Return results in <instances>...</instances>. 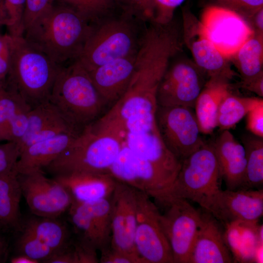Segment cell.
I'll return each mask as SVG.
<instances>
[{"mask_svg":"<svg viewBox=\"0 0 263 263\" xmlns=\"http://www.w3.org/2000/svg\"><path fill=\"white\" fill-rule=\"evenodd\" d=\"M87 127L45 170L54 177L108 172L124 143L123 123L112 107Z\"/></svg>","mask_w":263,"mask_h":263,"instance_id":"cell-1","label":"cell"},{"mask_svg":"<svg viewBox=\"0 0 263 263\" xmlns=\"http://www.w3.org/2000/svg\"><path fill=\"white\" fill-rule=\"evenodd\" d=\"M93 27L71 9L53 4L22 36L53 61L63 67L79 57Z\"/></svg>","mask_w":263,"mask_h":263,"instance_id":"cell-2","label":"cell"},{"mask_svg":"<svg viewBox=\"0 0 263 263\" xmlns=\"http://www.w3.org/2000/svg\"><path fill=\"white\" fill-rule=\"evenodd\" d=\"M48 101L78 133L98 119L107 106L77 59L61 68Z\"/></svg>","mask_w":263,"mask_h":263,"instance_id":"cell-3","label":"cell"},{"mask_svg":"<svg viewBox=\"0 0 263 263\" xmlns=\"http://www.w3.org/2000/svg\"><path fill=\"white\" fill-rule=\"evenodd\" d=\"M9 89L31 108L48 101L62 67L29 43L22 35H9Z\"/></svg>","mask_w":263,"mask_h":263,"instance_id":"cell-4","label":"cell"},{"mask_svg":"<svg viewBox=\"0 0 263 263\" xmlns=\"http://www.w3.org/2000/svg\"><path fill=\"white\" fill-rule=\"evenodd\" d=\"M147 22L120 11L94 25L77 60L92 70L113 60L136 54Z\"/></svg>","mask_w":263,"mask_h":263,"instance_id":"cell-5","label":"cell"},{"mask_svg":"<svg viewBox=\"0 0 263 263\" xmlns=\"http://www.w3.org/2000/svg\"><path fill=\"white\" fill-rule=\"evenodd\" d=\"M218 164L211 144L201 146L181 162L172 183L154 195L155 201L169 199L189 200L201 206L221 189Z\"/></svg>","mask_w":263,"mask_h":263,"instance_id":"cell-6","label":"cell"},{"mask_svg":"<svg viewBox=\"0 0 263 263\" xmlns=\"http://www.w3.org/2000/svg\"><path fill=\"white\" fill-rule=\"evenodd\" d=\"M197 32L229 60L255 34L245 18L220 5L209 6L204 10Z\"/></svg>","mask_w":263,"mask_h":263,"instance_id":"cell-7","label":"cell"},{"mask_svg":"<svg viewBox=\"0 0 263 263\" xmlns=\"http://www.w3.org/2000/svg\"><path fill=\"white\" fill-rule=\"evenodd\" d=\"M159 221L171 249L174 263H188L189 256L201 220V211L187 200L169 199L155 202Z\"/></svg>","mask_w":263,"mask_h":263,"instance_id":"cell-8","label":"cell"},{"mask_svg":"<svg viewBox=\"0 0 263 263\" xmlns=\"http://www.w3.org/2000/svg\"><path fill=\"white\" fill-rule=\"evenodd\" d=\"M136 224L134 247L144 263H174L159 221V209L146 193L136 189Z\"/></svg>","mask_w":263,"mask_h":263,"instance_id":"cell-9","label":"cell"},{"mask_svg":"<svg viewBox=\"0 0 263 263\" xmlns=\"http://www.w3.org/2000/svg\"><path fill=\"white\" fill-rule=\"evenodd\" d=\"M155 118L165 145L181 162L204 143L192 108L157 105Z\"/></svg>","mask_w":263,"mask_h":263,"instance_id":"cell-10","label":"cell"},{"mask_svg":"<svg viewBox=\"0 0 263 263\" xmlns=\"http://www.w3.org/2000/svg\"><path fill=\"white\" fill-rule=\"evenodd\" d=\"M206 75L195 64L187 60L170 63L158 86V106L194 108L206 80Z\"/></svg>","mask_w":263,"mask_h":263,"instance_id":"cell-11","label":"cell"},{"mask_svg":"<svg viewBox=\"0 0 263 263\" xmlns=\"http://www.w3.org/2000/svg\"><path fill=\"white\" fill-rule=\"evenodd\" d=\"M22 195L31 211L39 217L57 218L68 210L73 199L67 189L43 170L18 173Z\"/></svg>","mask_w":263,"mask_h":263,"instance_id":"cell-12","label":"cell"},{"mask_svg":"<svg viewBox=\"0 0 263 263\" xmlns=\"http://www.w3.org/2000/svg\"><path fill=\"white\" fill-rule=\"evenodd\" d=\"M124 142L127 147L174 179L181 162L165 145L155 117L130 122L124 125Z\"/></svg>","mask_w":263,"mask_h":263,"instance_id":"cell-13","label":"cell"},{"mask_svg":"<svg viewBox=\"0 0 263 263\" xmlns=\"http://www.w3.org/2000/svg\"><path fill=\"white\" fill-rule=\"evenodd\" d=\"M108 172L116 180L150 197L167 188L174 180L157 166L133 152L125 142Z\"/></svg>","mask_w":263,"mask_h":263,"instance_id":"cell-14","label":"cell"},{"mask_svg":"<svg viewBox=\"0 0 263 263\" xmlns=\"http://www.w3.org/2000/svg\"><path fill=\"white\" fill-rule=\"evenodd\" d=\"M201 207L225 225L236 221L258 222L263 214V190L221 189Z\"/></svg>","mask_w":263,"mask_h":263,"instance_id":"cell-15","label":"cell"},{"mask_svg":"<svg viewBox=\"0 0 263 263\" xmlns=\"http://www.w3.org/2000/svg\"><path fill=\"white\" fill-rule=\"evenodd\" d=\"M111 202L112 221L110 246L114 249L139 257L134 247L136 224V189L117 180L111 197Z\"/></svg>","mask_w":263,"mask_h":263,"instance_id":"cell-16","label":"cell"},{"mask_svg":"<svg viewBox=\"0 0 263 263\" xmlns=\"http://www.w3.org/2000/svg\"><path fill=\"white\" fill-rule=\"evenodd\" d=\"M234 262L218 221L211 213L201 211V223L189 256L188 263Z\"/></svg>","mask_w":263,"mask_h":263,"instance_id":"cell-17","label":"cell"},{"mask_svg":"<svg viewBox=\"0 0 263 263\" xmlns=\"http://www.w3.org/2000/svg\"><path fill=\"white\" fill-rule=\"evenodd\" d=\"M136 54L88 71L107 105L114 104L126 92L134 74Z\"/></svg>","mask_w":263,"mask_h":263,"instance_id":"cell-18","label":"cell"},{"mask_svg":"<svg viewBox=\"0 0 263 263\" xmlns=\"http://www.w3.org/2000/svg\"><path fill=\"white\" fill-rule=\"evenodd\" d=\"M211 144L226 189H244L246 161L243 145L229 130L222 131Z\"/></svg>","mask_w":263,"mask_h":263,"instance_id":"cell-19","label":"cell"},{"mask_svg":"<svg viewBox=\"0 0 263 263\" xmlns=\"http://www.w3.org/2000/svg\"><path fill=\"white\" fill-rule=\"evenodd\" d=\"M54 178L67 189L73 200L84 203L111 197L117 183L109 172L76 173Z\"/></svg>","mask_w":263,"mask_h":263,"instance_id":"cell-20","label":"cell"},{"mask_svg":"<svg viewBox=\"0 0 263 263\" xmlns=\"http://www.w3.org/2000/svg\"><path fill=\"white\" fill-rule=\"evenodd\" d=\"M78 135L64 133L26 147L20 153L15 169L21 174L43 170L68 148Z\"/></svg>","mask_w":263,"mask_h":263,"instance_id":"cell-21","label":"cell"},{"mask_svg":"<svg viewBox=\"0 0 263 263\" xmlns=\"http://www.w3.org/2000/svg\"><path fill=\"white\" fill-rule=\"evenodd\" d=\"M230 80L212 77L207 80L195 103V115L200 132L211 134L217 127V115L220 105L231 93Z\"/></svg>","mask_w":263,"mask_h":263,"instance_id":"cell-22","label":"cell"},{"mask_svg":"<svg viewBox=\"0 0 263 263\" xmlns=\"http://www.w3.org/2000/svg\"><path fill=\"white\" fill-rule=\"evenodd\" d=\"M22 195L15 169L0 173V221L4 228L15 231L22 230L19 208Z\"/></svg>","mask_w":263,"mask_h":263,"instance_id":"cell-23","label":"cell"},{"mask_svg":"<svg viewBox=\"0 0 263 263\" xmlns=\"http://www.w3.org/2000/svg\"><path fill=\"white\" fill-rule=\"evenodd\" d=\"M197 37L190 45L195 64L209 78L218 77L230 80L237 74L225 58L207 39L197 32Z\"/></svg>","mask_w":263,"mask_h":263,"instance_id":"cell-24","label":"cell"},{"mask_svg":"<svg viewBox=\"0 0 263 263\" xmlns=\"http://www.w3.org/2000/svg\"><path fill=\"white\" fill-rule=\"evenodd\" d=\"M56 218L36 216L23 224L22 228L31 232L56 252L70 243L68 228Z\"/></svg>","mask_w":263,"mask_h":263,"instance_id":"cell-25","label":"cell"},{"mask_svg":"<svg viewBox=\"0 0 263 263\" xmlns=\"http://www.w3.org/2000/svg\"><path fill=\"white\" fill-rule=\"evenodd\" d=\"M242 80L245 82L263 74V35L255 32L232 57Z\"/></svg>","mask_w":263,"mask_h":263,"instance_id":"cell-26","label":"cell"},{"mask_svg":"<svg viewBox=\"0 0 263 263\" xmlns=\"http://www.w3.org/2000/svg\"><path fill=\"white\" fill-rule=\"evenodd\" d=\"M242 141L246 161L244 189H263V138L245 134Z\"/></svg>","mask_w":263,"mask_h":263,"instance_id":"cell-27","label":"cell"},{"mask_svg":"<svg viewBox=\"0 0 263 263\" xmlns=\"http://www.w3.org/2000/svg\"><path fill=\"white\" fill-rule=\"evenodd\" d=\"M263 99L240 97L231 93L221 102L217 115V127L221 131L233 128Z\"/></svg>","mask_w":263,"mask_h":263,"instance_id":"cell-28","label":"cell"},{"mask_svg":"<svg viewBox=\"0 0 263 263\" xmlns=\"http://www.w3.org/2000/svg\"><path fill=\"white\" fill-rule=\"evenodd\" d=\"M93 25L120 11L114 0H57Z\"/></svg>","mask_w":263,"mask_h":263,"instance_id":"cell-29","label":"cell"},{"mask_svg":"<svg viewBox=\"0 0 263 263\" xmlns=\"http://www.w3.org/2000/svg\"><path fill=\"white\" fill-rule=\"evenodd\" d=\"M68 210L74 226L81 235L80 239L100 250L101 243L89 204L73 200Z\"/></svg>","mask_w":263,"mask_h":263,"instance_id":"cell-30","label":"cell"},{"mask_svg":"<svg viewBox=\"0 0 263 263\" xmlns=\"http://www.w3.org/2000/svg\"><path fill=\"white\" fill-rule=\"evenodd\" d=\"M61 119L63 118L49 101L31 109L28 113V124L26 132L17 143L19 153L21 148L32 136Z\"/></svg>","mask_w":263,"mask_h":263,"instance_id":"cell-31","label":"cell"},{"mask_svg":"<svg viewBox=\"0 0 263 263\" xmlns=\"http://www.w3.org/2000/svg\"><path fill=\"white\" fill-rule=\"evenodd\" d=\"M27 108L31 109L14 91L4 89L0 93V141H8L11 121L19 112Z\"/></svg>","mask_w":263,"mask_h":263,"instance_id":"cell-32","label":"cell"},{"mask_svg":"<svg viewBox=\"0 0 263 263\" xmlns=\"http://www.w3.org/2000/svg\"><path fill=\"white\" fill-rule=\"evenodd\" d=\"M88 204L99 237L102 250L110 245L109 243H111L112 221L111 197Z\"/></svg>","mask_w":263,"mask_h":263,"instance_id":"cell-33","label":"cell"},{"mask_svg":"<svg viewBox=\"0 0 263 263\" xmlns=\"http://www.w3.org/2000/svg\"><path fill=\"white\" fill-rule=\"evenodd\" d=\"M22 233L17 241L16 247L19 254H22L44 263L55 253L28 230L22 228Z\"/></svg>","mask_w":263,"mask_h":263,"instance_id":"cell-34","label":"cell"},{"mask_svg":"<svg viewBox=\"0 0 263 263\" xmlns=\"http://www.w3.org/2000/svg\"><path fill=\"white\" fill-rule=\"evenodd\" d=\"M26 0H3L5 18L3 24L10 35H22V20Z\"/></svg>","mask_w":263,"mask_h":263,"instance_id":"cell-35","label":"cell"},{"mask_svg":"<svg viewBox=\"0 0 263 263\" xmlns=\"http://www.w3.org/2000/svg\"><path fill=\"white\" fill-rule=\"evenodd\" d=\"M120 11L143 21L153 19L155 0H114Z\"/></svg>","mask_w":263,"mask_h":263,"instance_id":"cell-36","label":"cell"},{"mask_svg":"<svg viewBox=\"0 0 263 263\" xmlns=\"http://www.w3.org/2000/svg\"><path fill=\"white\" fill-rule=\"evenodd\" d=\"M55 0H26L22 20L23 34L53 5Z\"/></svg>","mask_w":263,"mask_h":263,"instance_id":"cell-37","label":"cell"},{"mask_svg":"<svg viewBox=\"0 0 263 263\" xmlns=\"http://www.w3.org/2000/svg\"><path fill=\"white\" fill-rule=\"evenodd\" d=\"M219 5L244 17L252 18L263 8V0H217Z\"/></svg>","mask_w":263,"mask_h":263,"instance_id":"cell-38","label":"cell"},{"mask_svg":"<svg viewBox=\"0 0 263 263\" xmlns=\"http://www.w3.org/2000/svg\"><path fill=\"white\" fill-rule=\"evenodd\" d=\"M20 155L16 142L7 141L0 145V173L15 169Z\"/></svg>","mask_w":263,"mask_h":263,"instance_id":"cell-39","label":"cell"},{"mask_svg":"<svg viewBox=\"0 0 263 263\" xmlns=\"http://www.w3.org/2000/svg\"><path fill=\"white\" fill-rule=\"evenodd\" d=\"M185 0H155L153 20L161 24L167 23L173 19L175 9Z\"/></svg>","mask_w":263,"mask_h":263,"instance_id":"cell-40","label":"cell"},{"mask_svg":"<svg viewBox=\"0 0 263 263\" xmlns=\"http://www.w3.org/2000/svg\"><path fill=\"white\" fill-rule=\"evenodd\" d=\"M31 109L19 112L11 121L9 128L8 141L18 143L24 135L28 124V113Z\"/></svg>","mask_w":263,"mask_h":263,"instance_id":"cell-41","label":"cell"},{"mask_svg":"<svg viewBox=\"0 0 263 263\" xmlns=\"http://www.w3.org/2000/svg\"><path fill=\"white\" fill-rule=\"evenodd\" d=\"M101 252L100 262L101 263H144L139 257L109 245L101 250Z\"/></svg>","mask_w":263,"mask_h":263,"instance_id":"cell-42","label":"cell"},{"mask_svg":"<svg viewBox=\"0 0 263 263\" xmlns=\"http://www.w3.org/2000/svg\"><path fill=\"white\" fill-rule=\"evenodd\" d=\"M246 128L252 134L263 138V99L246 115Z\"/></svg>","mask_w":263,"mask_h":263,"instance_id":"cell-43","label":"cell"},{"mask_svg":"<svg viewBox=\"0 0 263 263\" xmlns=\"http://www.w3.org/2000/svg\"><path fill=\"white\" fill-rule=\"evenodd\" d=\"M239 86L262 97L263 96V74L248 81H241L239 83Z\"/></svg>","mask_w":263,"mask_h":263,"instance_id":"cell-44","label":"cell"},{"mask_svg":"<svg viewBox=\"0 0 263 263\" xmlns=\"http://www.w3.org/2000/svg\"><path fill=\"white\" fill-rule=\"evenodd\" d=\"M253 20L256 26L257 33L263 35V8L258 11L253 16Z\"/></svg>","mask_w":263,"mask_h":263,"instance_id":"cell-45","label":"cell"},{"mask_svg":"<svg viewBox=\"0 0 263 263\" xmlns=\"http://www.w3.org/2000/svg\"><path fill=\"white\" fill-rule=\"evenodd\" d=\"M11 263H38V261L33 259L27 255L19 254L10 259Z\"/></svg>","mask_w":263,"mask_h":263,"instance_id":"cell-46","label":"cell"},{"mask_svg":"<svg viewBox=\"0 0 263 263\" xmlns=\"http://www.w3.org/2000/svg\"><path fill=\"white\" fill-rule=\"evenodd\" d=\"M8 244L4 237L0 236V263L2 262L7 253Z\"/></svg>","mask_w":263,"mask_h":263,"instance_id":"cell-47","label":"cell"},{"mask_svg":"<svg viewBox=\"0 0 263 263\" xmlns=\"http://www.w3.org/2000/svg\"><path fill=\"white\" fill-rule=\"evenodd\" d=\"M9 47V35L0 36V56Z\"/></svg>","mask_w":263,"mask_h":263,"instance_id":"cell-48","label":"cell"},{"mask_svg":"<svg viewBox=\"0 0 263 263\" xmlns=\"http://www.w3.org/2000/svg\"><path fill=\"white\" fill-rule=\"evenodd\" d=\"M5 18L4 5L0 4V24H3Z\"/></svg>","mask_w":263,"mask_h":263,"instance_id":"cell-49","label":"cell"},{"mask_svg":"<svg viewBox=\"0 0 263 263\" xmlns=\"http://www.w3.org/2000/svg\"><path fill=\"white\" fill-rule=\"evenodd\" d=\"M3 81L4 80L0 78V93L5 89V88L3 87Z\"/></svg>","mask_w":263,"mask_h":263,"instance_id":"cell-50","label":"cell"},{"mask_svg":"<svg viewBox=\"0 0 263 263\" xmlns=\"http://www.w3.org/2000/svg\"><path fill=\"white\" fill-rule=\"evenodd\" d=\"M2 228H4L2 224H1V223L0 222V230Z\"/></svg>","mask_w":263,"mask_h":263,"instance_id":"cell-51","label":"cell"},{"mask_svg":"<svg viewBox=\"0 0 263 263\" xmlns=\"http://www.w3.org/2000/svg\"><path fill=\"white\" fill-rule=\"evenodd\" d=\"M0 4L4 5V1H3V0H0Z\"/></svg>","mask_w":263,"mask_h":263,"instance_id":"cell-52","label":"cell"}]
</instances>
